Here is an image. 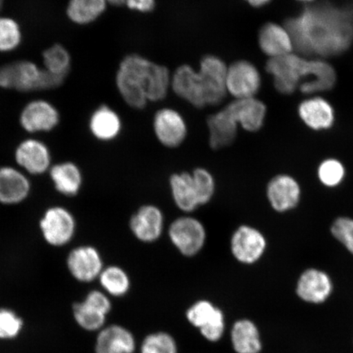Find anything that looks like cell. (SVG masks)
I'll use <instances>...</instances> for the list:
<instances>
[{"label":"cell","instance_id":"cell-1","mask_svg":"<svg viewBox=\"0 0 353 353\" xmlns=\"http://www.w3.org/2000/svg\"><path fill=\"white\" fill-rule=\"evenodd\" d=\"M350 8L322 3L307 8L286 22L287 32L299 52L333 56L350 47L353 39Z\"/></svg>","mask_w":353,"mask_h":353},{"label":"cell","instance_id":"cell-2","mask_svg":"<svg viewBox=\"0 0 353 353\" xmlns=\"http://www.w3.org/2000/svg\"><path fill=\"white\" fill-rule=\"evenodd\" d=\"M169 70L139 55L123 59L117 76V85L123 100L135 109H143L148 101L163 100L170 85Z\"/></svg>","mask_w":353,"mask_h":353},{"label":"cell","instance_id":"cell-3","mask_svg":"<svg viewBox=\"0 0 353 353\" xmlns=\"http://www.w3.org/2000/svg\"><path fill=\"white\" fill-rule=\"evenodd\" d=\"M228 66L215 56L201 61L198 72L183 65L176 70L171 85L175 94L196 108L218 105L226 98Z\"/></svg>","mask_w":353,"mask_h":353},{"label":"cell","instance_id":"cell-4","mask_svg":"<svg viewBox=\"0 0 353 353\" xmlns=\"http://www.w3.org/2000/svg\"><path fill=\"white\" fill-rule=\"evenodd\" d=\"M64 79L28 61H17L0 68V87L21 92L51 90L63 85Z\"/></svg>","mask_w":353,"mask_h":353},{"label":"cell","instance_id":"cell-5","mask_svg":"<svg viewBox=\"0 0 353 353\" xmlns=\"http://www.w3.org/2000/svg\"><path fill=\"white\" fill-rule=\"evenodd\" d=\"M168 236L179 252L187 258L200 254L207 239L204 224L190 215L174 219L168 229Z\"/></svg>","mask_w":353,"mask_h":353},{"label":"cell","instance_id":"cell-6","mask_svg":"<svg viewBox=\"0 0 353 353\" xmlns=\"http://www.w3.org/2000/svg\"><path fill=\"white\" fill-rule=\"evenodd\" d=\"M311 61L293 54L274 57L268 61V72L274 77L276 90L282 94H291L302 77H309Z\"/></svg>","mask_w":353,"mask_h":353},{"label":"cell","instance_id":"cell-7","mask_svg":"<svg viewBox=\"0 0 353 353\" xmlns=\"http://www.w3.org/2000/svg\"><path fill=\"white\" fill-rule=\"evenodd\" d=\"M267 248L266 238L257 228L241 225L232 233L230 250L233 258L242 264L257 263Z\"/></svg>","mask_w":353,"mask_h":353},{"label":"cell","instance_id":"cell-8","mask_svg":"<svg viewBox=\"0 0 353 353\" xmlns=\"http://www.w3.org/2000/svg\"><path fill=\"white\" fill-rule=\"evenodd\" d=\"M44 239L54 246H63L70 240L76 231V221L63 207H52L44 214L41 221Z\"/></svg>","mask_w":353,"mask_h":353},{"label":"cell","instance_id":"cell-9","mask_svg":"<svg viewBox=\"0 0 353 353\" xmlns=\"http://www.w3.org/2000/svg\"><path fill=\"white\" fill-rule=\"evenodd\" d=\"M129 225L137 240L150 244L161 237L165 228V215L158 206L144 205L131 216Z\"/></svg>","mask_w":353,"mask_h":353},{"label":"cell","instance_id":"cell-10","mask_svg":"<svg viewBox=\"0 0 353 353\" xmlns=\"http://www.w3.org/2000/svg\"><path fill=\"white\" fill-rule=\"evenodd\" d=\"M261 85V78L253 64L239 61L228 68L227 91L236 99L254 98Z\"/></svg>","mask_w":353,"mask_h":353},{"label":"cell","instance_id":"cell-11","mask_svg":"<svg viewBox=\"0 0 353 353\" xmlns=\"http://www.w3.org/2000/svg\"><path fill=\"white\" fill-rule=\"evenodd\" d=\"M68 267L72 275L81 282L98 279L104 268L99 251L90 245L74 249L69 254Z\"/></svg>","mask_w":353,"mask_h":353},{"label":"cell","instance_id":"cell-12","mask_svg":"<svg viewBox=\"0 0 353 353\" xmlns=\"http://www.w3.org/2000/svg\"><path fill=\"white\" fill-rule=\"evenodd\" d=\"M154 131L159 142L169 148L179 147L188 132L183 117L171 109L159 110L154 119Z\"/></svg>","mask_w":353,"mask_h":353},{"label":"cell","instance_id":"cell-13","mask_svg":"<svg viewBox=\"0 0 353 353\" xmlns=\"http://www.w3.org/2000/svg\"><path fill=\"white\" fill-rule=\"evenodd\" d=\"M267 196L273 210L284 213L297 206L301 196V188L292 176L277 175L268 184Z\"/></svg>","mask_w":353,"mask_h":353},{"label":"cell","instance_id":"cell-14","mask_svg":"<svg viewBox=\"0 0 353 353\" xmlns=\"http://www.w3.org/2000/svg\"><path fill=\"white\" fill-rule=\"evenodd\" d=\"M333 292L330 277L319 269H307L302 273L297 282L296 293L303 301L321 304L327 300Z\"/></svg>","mask_w":353,"mask_h":353},{"label":"cell","instance_id":"cell-15","mask_svg":"<svg viewBox=\"0 0 353 353\" xmlns=\"http://www.w3.org/2000/svg\"><path fill=\"white\" fill-rule=\"evenodd\" d=\"M210 131V145L217 150L231 145L236 139L238 121L230 109L224 108L207 119Z\"/></svg>","mask_w":353,"mask_h":353},{"label":"cell","instance_id":"cell-16","mask_svg":"<svg viewBox=\"0 0 353 353\" xmlns=\"http://www.w3.org/2000/svg\"><path fill=\"white\" fill-rule=\"evenodd\" d=\"M21 126L30 132L50 131L59 122V114L48 101H32L21 114Z\"/></svg>","mask_w":353,"mask_h":353},{"label":"cell","instance_id":"cell-17","mask_svg":"<svg viewBox=\"0 0 353 353\" xmlns=\"http://www.w3.org/2000/svg\"><path fill=\"white\" fill-rule=\"evenodd\" d=\"M136 348L134 334L120 325L101 329L95 344L96 353H134Z\"/></svg>","mask_w":353,"mask_h":353},{"label":"cell","instance_id":"cell-18","mask_svg":"<svg viewBox=\"0 0 353 353\" xmlns=\"http://www.w3.org/2000/svg\"><path fill=\"white\" fill-rule=\"evenodd\" d=\"M15 158L17 164L32 174H41L50 166V153L39 141L28 139L17 148Z\"/></svg>","mask_w":353,"mask_h":353},{"label":"cell","instance_id":"cell-19","mask_svg":"<svg viewBox=\"0 0 353 353\" xmlns=\"http://www.w3.org/2000/svg\"><path fill=\"white\" fill-rule=\"evenodd\" d=\"M30 185L21 171L12 167L0 168V203L15 205L28 196Z\"/></svg>","mask_w":353,"mask_h":353},{"label":"cell","instance_id":"cell-20","mask_svg":"<svg viewBox=\"0 0 353 353\" xmlns=\"http://www.w3.org/2000/svg\"><path fill=\"white\" fill-rule=\"evenodd\" d=\"M231 343L236 353H259L263 350L259 327L250 319L234 322L231 329Z\"/></svg>","mask_w":353,"mask_h":353},{"label":"cell","instance_id":"cell-21","mask_svg":"<svg viewBox=\"0 0 353 353\" xmlns=\"http://www.w3.org/2000/svg\"><path fill=\"white\" fill-rule=\"evenodd\" d=\"M228 107L243 129L249 132L261 129L266 116V107L262 101L254 98L236 99Z\"/></svg>","mask_w":353,"mask_h":353},{"label":"cell","instance_id":"cell-22","mask_svg":"<svg viewBox=\"0 0 353 353\" xmlns=\"http://www.w3.org/2000/svg\"><path fill=\"white\" fill-rule=\"evenodd\" d=\"M170 188L174 204L185 214H191L199 205L192 176L189 172L174 173L170 176Z\"/></svg>","mask_w":353,"mask_h":353},{"label":"cell","instance_id":"cell-23","mask_svg":"<svg viewBox=\"0 0 353 353\" xmlns=\"http://www.w3.org/2000/svg\"><path fill=\"white\" fill-rule=\"evenodd\" d=\"M299 112L303 122L312 130H328L334 121L332 107L322 99H311L303 101L299 105Z\"/></svg>","mask_w":353,"mask_h":353},{"label":"cell","instance_id":"cell-24","mask_svg":"<svg viewBox=\"0 0 353 353\" xmlns=\"http://www.w3.org/2000/svg\"><path fill=\"white\" fill-rule=\"evenodd\" d=\"M259 46L268 56L274 57L290 54L292 39L288 32L276 24L268 23L259 32Z\"/></svg>","mask_w":353,"mask_h":353},{"label":"cell","instance_id":"cell-25","mask_svg":"<svg viewBox=\"0 0 353 353\" xmlns=\"http://www.w3.org/2000/svg\"><path fill=\"white\" fill-rule=\"evenodd\" d=\"M50 176L57 191L65 196H76L81 188V172L74 163H61L52 167Z\"/></svg>","mask_w":353,"mask_h":353},{"label":"cell","instance_id":"cell-26","mask_svg":"<svg viewBox=\"0 0 353 353\" xmlns=\"http://www.w3.org/2000/svg\"><path fill=\"white\" fill-rule=\"evenodd\" d=\"M90 125L92 134L101 141L116 139L121 130L120 117L105 105H103L92 114Z\"/></svg>","mask_w":353,"mask_h":353},{"label":"cell","instance_id":"cell-27","mask_svg":"<svg viewBox=\"0 0 353 353\" xmlns=\"http://www.w3.org/2000/svg\"><path fill=\"white\" fill-rule=\"evenodd\" d=\"M99 279L105 292L113 297H123L130 292V277L125 269L116 265L103 268Z\"/></svg>","mask_w":353,"mask_h":353},{"label":"cell","instance_id":"cell-28","mask_svg":"<svg viewBox=\"0 0 353 353\" xmlns=\"http://www.w3.org/2000/svg\"><path fill=\"white\" fill-rule=\"evenodd\" d=\"M311 81L303 83L301 90L304 94L328 90L335 82V72L332 66L323 61H311Z\"/></svg>","mask_w":353,"mask_h":353},{"label":"cell","instance_id":"cell-29","mask_svg":"<svg viewBox=\"0 0 353 353\" xmlns=\"http://www.w3.org/2000/svg\"><path fill=\"white\" fill-rule=\"evenodd\" d=\"M105 7V0H70L68 15L77 24H88L98 19Z\"/></svg>","mask_w":353,"mask_h":353},{"label":"cell","instance_id":"cell-30","mask_svg":"<svg viewBox=\"0 0 353 353\" xmlns=\"http://www.w3.org/2000/svg\"><path fill=\"white\" fill-rule=\"evenodd\" d=\"M222 311L210 300L201 299L188 307L186 317L190 324L200 330L208 325Z\"/></svg>","mask_w":353,"mask_h":353},{"label":"cell","instance_id":"cell-31","mask_svg":"<svg viewBox=\"0 0 353 353\" xmlns=\"http://www.w3.org/2000/svg\"><path fill=\"white\" fill-rule=\"evenodd\" d=\"M43 64L48 72L65 79L70 68V57L65 48L56 44L43 52Z\"/></svg>","mask_w":353,"mask_h":353},{"label":"cell","instance_id":"cell-32","mask_svg":"<svg viewBox=\"0 0 353 353\" xmlns=\"http://www.w3.org/2000/svg\"><path fill=\"white\" fill-rule=\"evenodd\" d=\"M194 187H195L199 205L203 206L212 201L216 192V182L211 172L203 167L196 168L192 172Z\"/></svg>","mask_w":353,"mask_h":353},{"label":"cell","instance_id":"cell-33","mask_svg":"<svg viewBox=\"0 0 353 353\" xmlns=\"http://www.w3.org/2000/svg\"><path fill=\"white\" fill-rule=\"evenodd\" d=\"M74 319L81 327L88 331L101 330L103 328L107 316L85 302L73 305Z\"/></svg>","mask_w":353,"mask_h":353},{"label":"cell","instance_id":"cell-34","mask_svg":"<svg viewBox=\"0 0 353 353\" xmlns=\"http://www.w3.org/2000/svg\"><path fill=\"white\" fill-rule=\"evenodd\" d=\"M140 353H179V347L170 334L158 331L143 339L140 345Z\"/></svg>","mask_w":353,"mask_h":353},{"label":"cell","instance_id":"cell-35","mask_svg":"<svg viewBox=\"0 0 353 353\" xmlns=\"http://www.w3.org/2000/svg\"><path fill=\"white\" fill-rule=\"evenodd\" d=\"M21 39L19 24L11 19L0 17V52L15 50L19 46Z\"/></svg>","mask_w":353,"mask_h":353},{"label":"cell","instance_id":"cell-36","mask_svg":"<svg viewBox=\"0 0 353 353\" xmlns=\"http://www.w3.org/2000/svg\"><path fill=\"white\" fill-rule=\"evenodd\" d=\"M319 178L326 187L334 188L342 183L345 176V169L341 161L328 159L322 162L319 168Z\"/></svg>","mask_w":353,"mask_h":353},{"label":"cell","instance_id":"cell-37","mask_svg":"<svg viewBox=\"0 0 353 353\" xmlns=\"http://www.w3.org/2000/svg\"><path fill=\"white\" fill-rule=\"evenodd\" d=\"M23 326V321L14 312L0 309V339H10L17 336Z\"/></svg>","mask_w":353,"mask_h":353},{"label":"cell","instance_id":"cell-38","mask_svg":"<svg viewBox=\"0 0 353 353\" xmlns=\"http://www.w3.org/2000/svg\"><path fill=\"white\" fill-rule=\"evenodd\" d=\"M331 233L353 255V219L341 217L334 221Z\"/></svg>","mask_w":353,"mask_h":353},{"label":"cell","instance_id":"cell-39","mask_svg":"<svg viewBox=\"0 0 353 353\" xmlns=\"http://www.w3.org/2000/svg\"><path fill=\"white\" fill-rule=\"evenodd\" d=\"M225 330H226V320H225L224 312L222 311L208 325L199 331L207 341L217 343L223 338Z\"/></svg>","mask_w":353,"mask_h":353},{"label":"cell","instance_id":"cell-40","mask_svg":"<svg viewBox=\"0 0 353 353\" xmlns=\"http://www.w3.org/2000/svg\"><path fill=\"white\" fill-rule=\"evenodd\" d=\"M83 302L108 316L112 310V302L108 295L99 290H92L88 293Z\"/></svg>","mask_w":353,"mask_h":353},{"label":"cell","instance_id":"cell-41","mask_svg":"<svg viewBox=\"0 0 353 353\" xmlns=\"http://www.w3.org/2000/svg\"><path fill=\"white\" fill-rule=\"evenodd\" d=\"M126 6L132 10L148 12L154 10V0H127Z\"/></svg>","mask_w":353,"mask_h":353},{"label":"cell","instance_id":"cell-42","mask_svg":"<svg viewBox=\"0 0 353 353\" xmlns=\"http://www.w3.org/2000/svg\"><path fill=\"white\" fill-rule=\"evenodd\" d=\"M246 2H248L250 6L254 7H262L270 2L271 0H245Z\"/></svg>","mask_w":353,"mask_h":353},{"label":"cell","instance_id":"cell-43","mask_svg":"<svg viewBox=\"0 0 353 353\" xmlns=\"http://www.w3.org/2000/svg\"><path fill=\"white\" fill-rule=\"evenodd\" d=\"M105 1L114 6H122L123 4H126L127 0H105Z\"/></svg>","mask_w":353,"mask_h":353},{"label":"cell","instance_id":"cell-44","mask_svg":"<svg viewBox=\"0 0 353 353\" xmlns=\"http://www.w3.org/2000/svg\"><path fill=\"white\" fill-rule=\"evenodd\" d=\"M2 6H3V0H0V10H1Z\"/></svg>","mask_w":353,"mask_h":353},{"label":"cell","instance_id":"cell-45","mask_svg":"<svg viewBox=\"0 0 353 353\" xmlns=\"http://www.w3.org/2000/svg\"><path fill=\"white\" fill-rule=\"evenodd\" d=\"M300 1H312V0H300Z\"/></svg>","mask_w":353,"mask_h":353}]
</instances>
